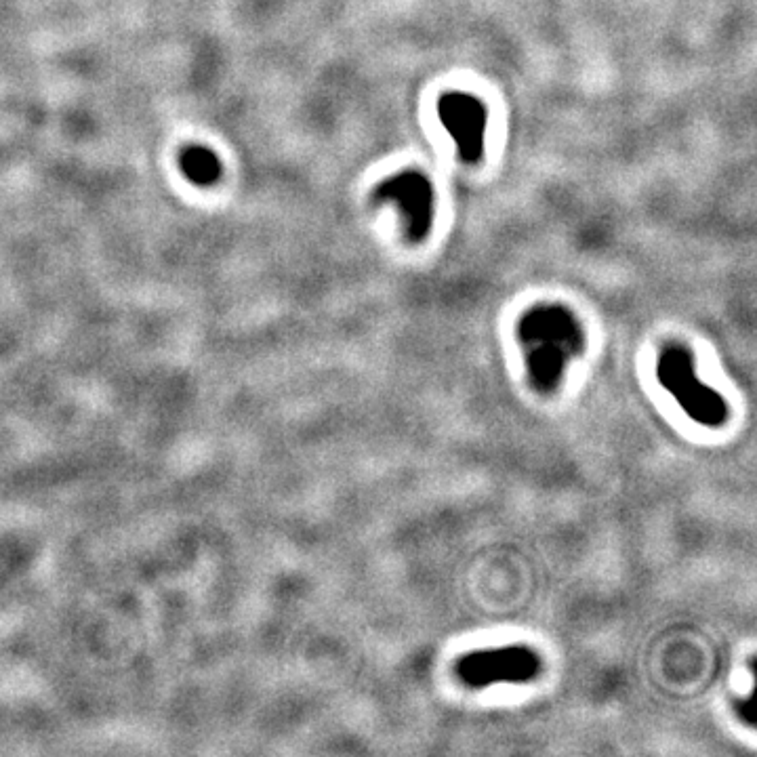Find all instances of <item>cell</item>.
I'll return each instance as SVG.
<instances>
[{"mask_svg": "<svg viewBox=\"0 0 757 757\" xmlns=\"http://www.w3.org/2000/svg\"><path fill=\"white\" fill-rule=\"evenodd\" d=\"M518 339L524 345L530 381L541 394L558 390L568 362L579 356L585 343L579 320L564 305L528 310L520 318Z\"/></svg>", "mask_w": 757, "mask_h": 757, "instance_id": "1", "label": "cell"}, {"mask_svg": "<svg viewBox=\"0 0 757 757\" xmlns=\"http://www.w3.org/2000/svg\"><path fill=\"white\" fill-rule=\"evenodd\" d=\"M657 379L690 419L707 427L726 423V400L697 377L694 356L684 345L665 347L657 362Z\"/></svg>", "mask_w": 757, "mask_h": 757, "instance_id": "2", "label": "cell"}, {"mask_svg": "<svg viewBox=\"0 0 757 757\" xmlns=\"http://www.w3.org/2000/svg\"><path fill=\"white\" fill-rule=\"evenodd\" d=\"M541 659L526 646L469 652L457 663L459 680L469 688L493 684H526L539 678Z\"/></svg>", "mask_w": 757, "mask_h": 757, "instance_id": "3", "label": "cell"}, {"mask_svg": "<svg viewBox=\"0 0 757 757\" xmlns=\"http://www.w3.org/2000/svg\"><path fill=\"white\" fill-rule=\"evenodd\" d=\"M377 202H392L402 215L404 234L411 242L425 240L434 221V188L419 171H400L379 183Z\"/></svg>", "mask_w": 757, "mask_h": 757, "instance_id": "4", "label": "cell"}, {"mask_svg": "<svg viewBox=\"0 0 757 757\" xmlns=\"http://www.w3.org/2000/svg\"><path fill=\"white\" fill-rule=\"evenodd\" d=\"M438 116L442 127L457 143L459 156L474 165L484 154V137L488 112L482 101L469 93L453 91L440 97Z\"/></svg>", "mask_w": 757, "mask_h": 757, "instance_id": "5", "label": "cell"}, {"mask_svg": "<svg viewBox=\"0 0 757 757\" xmlns=\"http://www.w3.org/2000/svg\"><path fill=\"white\" fill-rule=\"evenodd\" d=\"M181 169L192 181L200 183V186H209L221 173V165L215 154L204 148H190L183 152Z\"/></svg>", "mask_w": 757, "mask_h": 757, "instance_id": "6", "label": "cell"}]
</instances>
